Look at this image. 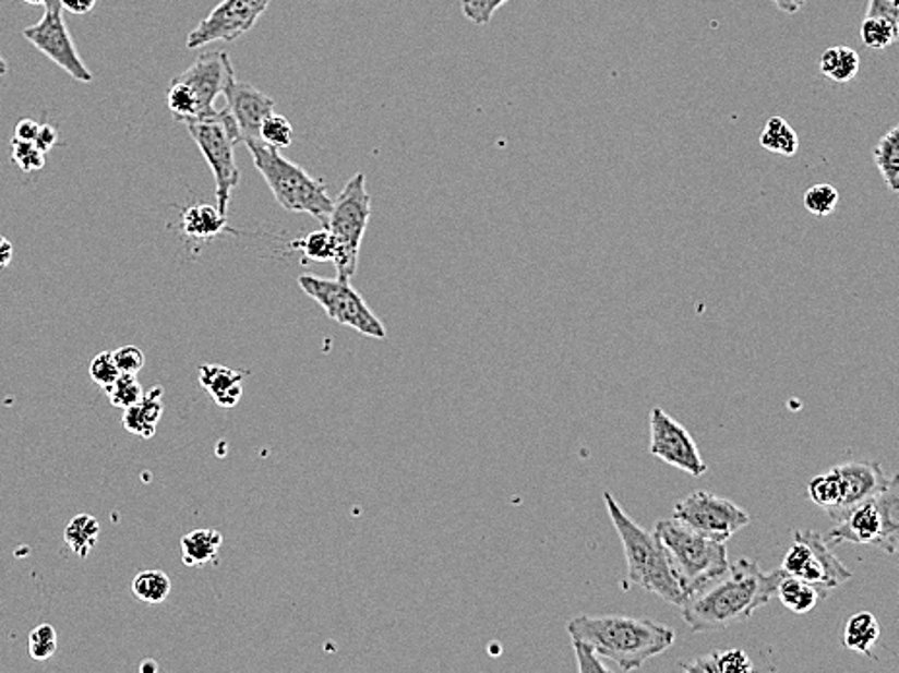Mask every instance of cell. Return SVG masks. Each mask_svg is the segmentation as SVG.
I'll return each instance as SVG.
<instances>
[{
  "mask_svg": "<svg viewBox=\"0 0 899 673\" xmlns=\"http://www.w3.org/2000/svg\"><path fill=\"white\" fill-rule=\"evenodd\" d=\"M783 575L781 568L764 573L758 563L743 557L692 592L681 605V615L694 633L729 629L770 602Z\"/></svg>",
  "mask_w": 899,
  "mask_h": 673,
  "instance_id": "obj_1",
  "label": "cell"
},
{
  "mask_svg": "<svg viewBox=\"0 0 899 673\" xmlns=\"http://www.w3.org/2000/svg\"><path fill=\"white\" fill-rule=\"evenodd\" d=\"M571 638L588 642L597 654L611 660L623 672L638 670L649 658L663 654L673 647L674 630L658 621L644 617L579 615L568 621Z\"/></svg>",
  "mask_w": 899,
  "mask_h": 673,
  "instance_id": "obj_2",
  "label": "cell"
},
{
  "mask_svg": "<svg viewBox=\"0 0 899 673\" xmlns=\"http://www.w3.org/2000/svg\"><path fill=\"white\" fill-rule=\"evenodd\" d=\"M603 498L614 530L623 542L628 568L626 580L681 608L688 600V594L674 570L673 563L669 560L666 545L659 540L658 532H649L640 525H636L609 491H606Z\"/></svg>",
  "mask_w": 899,
  "mask_h": 673,
  "instance_id": "obj_3",
  "label": "cell"
},
{
  "mask_svg": "<svg viewBox=\"0 0 899 673\" xmlns=\"http://www.w3.org/2000/svg\"><path fill=\"white\" fill-rule=\"evenodd\" d=\"M251 152L254 167L269 187L277 204L287 212L309 214L319 221H326L332 202L326 184L307 173L303 167L284 158L279 149L269 148L260 141L244 142Z\"/></svg>",
  "mask_w": 899,
  "mask_h": 673,
  "instance_id": "obj_4",
  "label": "cell"
},
{
  "mask_svg": "<svg viewBox=\"0 0 899 673\" xmlns=\"http://www.w3.org/2000/svg\"><path fill=\"white\" fill-rule=\"evenodd\" d=\"M231 82H235V71L227 51L200 53L187 71L171 80L167 107L177 123L209 119L219 111L214 104Z\"/></svg>",
  "mask_w": 899,
  "mask_h": 673,
  "instance_id": "obj_5",
  "label": "cell"
},
{
  "mask_svg": "<svg viewBox=\"0 0 899 673\" xmlns=\"http://www.w3.org/2000/svg\"><path fill=\"white\" fill-rule=\"evenodd\" d=\"M656 532L666 545L669 560L688 596L723 575L731 565L726 542L694 532L674 518L659 520Z\"/></svg>",
  "mask_w": 899,
  "mask_h": 673,
  "instance_id": "obj_6",
  "label": "cell"
},
{
  "mask_svg": "<svg viewBox=\"0 0 899 673\" xmlns=\"http://www.w3.org/2000/svg\"><path fill=\"white\" fill-rule=\"evenodd\" d=\"M372 216L371 194L367 191L363 173H355L336 201L324 221L334 241V266L339 280H353L359 266V253Z\"/></svg>",
  "mask_w": 899,
  "mask_h": 673,
  "instance_id": "obj_7",
  "label": "cell"
},
{
  "mask_svg": "<svg viewBox=\"0 0 899 673\" xmlns=\"http://www.w3.org/2000/svg\"><path fill=\"white\" fill-rule=\"evenodd\" d=\"M899 536V483L894 476L886 490L859 503L826 533L828 543L873 545L894 555Z\"/></svg>",
  "mask_w": 899,
  "mask_h": 673,
  "instance_id": "obj_8",
  "label": "cell"
},
{
  "mask_svg": "<svg viewBox=\"0 0 899 673\" xmlns=\"http://www.w3.org/2000/svg\"><path fill=\"white\" fill-rule=\"evenodd\" d=\"M187 129L214 173L217 211L227 216L231 194L241 183V171L235 161V148L242 144L241 132L225 107L209 119L187 124Z\"/></svg>",
  "mask_w": 899,
  "mask_h": 673,
  "instance_id": "obj_9",
  "label": "cell"
},
{
  "mask_svg": "<svg viewBox=\"0 0 899 673\" xmlns=\"http://www.w3.org/2000/svg\"><path fill=\"white\" fill-rule=\"evenodd\" d=\"M299 288L303 289L309 298L314 299L324 309V313L332 321L353 328L357 333L384 340L388 333L381 319L372 313L363 296L351 286L349 280H328L312 274H303L297 278Z\"/></svg>",
  "mask_w": 899,
  "mask_h": 673,
  "instance_id": "obj_10",
  "label": "cell"
},
{
  "mask_svg": "<svg viewBox=\"0 0 899 673\" xmlns=\"http://www.w3.org/2000/svg\"><path fill=\"white\" fill-rule=\"evenodd\" d=\"M781 570L822 590L838 588L853 578V573L831 553L822 533L814 530H795L793 545L787 550Z\"/></svg>",
  "mask_w": 899,
  "mask_h": 673,
  "instance_id": "obj_11",
  "label": "cell"
},
{
  "mask_svg": "<svg viewBox=\"0 0 899 673\" xmlns=\"http://www.w3.org/2000/svg\"><path fill=\"white\" fill-rule=\"evenodd\" d=\"M673 518L694 532L726 543L744 526L751 525V515L744 508L708 491H694L688 497L676 501Z\"/></svg>",
  "mask_w": 899,
  "mask_h": 673,
  "instance_id": "obj_12",
  "label": "cell"
},
{
  "mask_svg": "<svg viewBox=\"0 0 899 673\" xmlns=\"http://www.w3.org/2000/svg\"><path fill=\"white\" fill-rule=\"evenodd\" d=\"M24 37L76 82L87 84L94 80V74L87 69L86 62L82 61L70 36L69 26L62 19L61 0H47L44 19L34 26L26 27Z\"/></svg>",
  "mask_w": 899,
  "mask_h": 673,
  "instance_id": "obj_13",
  "label": "cell"
},
{
  "mask_svg": "<svg viewBox=\"0 0 899 673\" xmlns=\"http://www.w3.org/2000/svg\"><path fill=\"white\" fill-rule=\"evenodd\" d=\"M272 0H221L187 37L189 49H202L209 44H233L249 34L268 10Z\"/></svg>",
  "mask_w": 899,
  "mask_h": 673,
  "instance_id": "obj_14",
  "label": "cell"
},
{
  "mask_svg": "<svg viewBox=\"0 0 899 673\" xmlns=\"http://www.w3.org/2000/svg\"><path fill=\"white\" fill-rule=\"evenodd\" d=\"M649 455L692 478H702L708 472V464L704 462L694 437L683 423L673 420L661 408H654L649 413Z\"/></svg>",
  "mask_w": 899,
  "mask_h": 673,
  "instance_id": "obj_15",
  "label": "cell"
},
{
  "mask_svg": "<svg viewBox=\"0 0 899 673\" xmlns=\"http://www.w3.org/2000/svg\"><path fill=\"white\" fill-rule=\"evenodd\" d=\"M838 481V503L831 510L834 522L841 520L851 508L886 490L894 476H886L878 462H846L831 468Z\"/></svg>",
  "mask_w": 899,
  "mask_h": 673,
  "instance_id": "obj_16",
  "label": "cell"
},
{
  "mask_svg": "<svg viewBox=\"0 0 899 673\" xmlns=\"http://www.w3.org/2000/svg\"><path fill=\"white\" fill-rule=\"evenodd\" d=\"M224 97L227 99L225 109L233 117L235 124L241 132L242 144L260 141V127L269 113H274L276 101L249 82L237 80L227 86Z\"/></svg>",
  "mask_w": 899,
  "mask_h": 673,
  "instance_id": "obj_17",
  "label": "cell"
},
{
  "mask_svg": "<svg viewBox=\"0 0 899 673\" xmlns=\"http://www.w3.org/2000/svg\"><path fill=\"white\" fill-rule=\"evenodd\" d=\"M247 373L225 365L204 363L199 369L200 386L209 394V398L224 410H233L241 402Z\"/></svg>",
  "mask_w": 899,
  "mask_h": 673,
  "instance_id": "obj_18",
  "label": "cell"
},
{
  "mask_svg": "<svg viewBox=\"0 0 899 673\" xmlns=\"http://www.w3.org/2000/svg\"><path fill=\"white\" fill-rule=\"evenodd\" d=\"M164 388L154 386L144 393L139 404L130 406L122 413V428L140 438H152L156 435L157 425L164 418Z\"/></svg>",
  "mask_w": 899,
  "mask_h": 673,
  "instance_id": "obj_19",
  "label": "cell"
},
{
  "mask_svg": "<svg viewBox=\"0 0 899 673\" xmlns=\"http://www.w3.org/2000/svg\"><path fill=\"white\" fill-rule=\"evenodd\" d=\"M182 236L199 241H212L221 233H233V228H229L227 216L217 211V206L209 204H192L181 212V224H179Z\"/></svg>",
  "mask_w": 899,
  "mask_h": 673,
  "instance_id": "obj_20",
  "label": "cell"
},
{
  "mask_svg": "<svg viewBox=\"0 0 899 673\" xmlns=\"http://www.w3.org/2000/svg\"><path fill=\"white\" fill-rule=\"evenodd\" d=\"M224 543V536L217 530L200 528L184 533L181 538V560L187 567H206L216 563L219 550Z\"/></svg>",
  "mask_w": 899,
  "mask_h": 673,
  "instance_id": "obj_21",
  "label": "cell"
},
{
  "mask_svg": "<svg viewBox=\"0 0 899 673\" xmlns=\"http://www.w3.org/2000/svg\"><path fill=\"white\" fill-rule=\"evenodd\" d=\"M683 670L692 673H751L754 672V664L744 650L731 648L696 656L683 664Z\"/></svg>",
  "mask_w": 899,
  "mask_h": 673,
  "instance_id": "obj_22",
  "label": "cell"
},
{
  "mask_svg": "<svg viewBox=\"0 0 899 673\" xmlns=\"http://www.w3.org/2000/svg\"><path fill=\"white\" fill-rule=\"evenodd\" d=\"M828 590H822L818 586L811 585L801 578L783 575L776 586V596L779 602L783 603L789 612L803 613L813 612L814 608L826 598Z\"/></svg>",
  "mask_w": 899,
  "mask_h": 673,
  "instance_id": "obj_23",
  "label": "cell"
},
{
  "mask_svg": "<svg viewBox=\"0 0 899 673\" xmlns=\"http://www.w3.org/2000/svg\"><path fill=\"white\" fill-rule=\"evenodd\" d=\"M880 638V623L871 612L851 615L843 633V645L859 654L873 656V648Z\"/></svg>",
  "mask_w": 899,
  "mask_h": 673,
  "instance_id": "obj_24",
  "label": "cell"
},
{
  "mask_svg": "<svg viewBox=\"0 0 899 673\" xmlns=\"http://www.w3.org/2000/svg\"><path fill=\"white\" fill-rule=\"evenodd\" d=\"M861 69V59L855 49L846 45H836L822 53L820 72L836 84H849L855 80Z\"/></svg>",
  "mask_w": 899,
  "mask_h": 673,
  "instance_id": "obj_25",
  "label": "cell"
},
{
  "mask_svg": "<svg viewBox=\"0 0 899 673\" xmlns=\"http://www.w3.org/2000/svg\"><path fill=\"white\" fill-rule=\"evenodd\" d=\"M99 533H101V525L96 516L79 515L70 520L62 538L74 555H79L80 560H86L96 548Z\"/></svg>",
  "mask_w": 899,
  "mask_h": 673,
  "instance_id": "obj_26",
  "label": "cell"
},
{
  "mask_svg": "<svg viewBox=\"0 0 899 673\" xmlns=\"http://www.w3.org/2000/svg\"><path fill=\"white\" fill-rule=\"evenodd\" d=\"M760 146L771 154L793 158L799 152V134L783 117H770L760 132Z\"/></svg>",
  "mask_w": 899,
  "mask_h": 673,
  "instance_id": "obj_27",
  "label": "cell"
},
{
  "mask_svg": "<svg viewBox=\"0 0 899 673\" xmlns=\"http://www.w3.org/2000/svg\"><path fill=\"white\" fill-rule=\"evenodd\" d=\"M874 164L890 193L899 191V127H891L874 148Z\"/></svg>",
  "mask_w": 899,
  "mask_h": 673,
  "instance_id": "obj_28",
  "label": "cell"
},
{
  "mask_svg": "<svg viewBox=\"0 0 899 673\" xmlns=\"http://www.w3.org/2000/svg\"><path fill=\"white\" fill-rule=\"evenodd\" d=\"M132 594L144 603H161L171 594V578L164 570H142L132 580Z\"/></svg>",
  "mask_w": 899,
  "mask_h": 673,
  "instance_id": "obj_29",
  "label": "cell"
},
{
  "mask_svg": "<svg viewBox=\"0 0 899 673\" xmlns=\"http://www.w3.org/2000/svg\"><path fill=\"white\" fill-rule=\"evenodd\" d=\"M898 22L880 19V16H865L861 24V41L868 49L883 51L898 41Z\"/></svg>",
  "mask_w": 899,
  "mask_h": 673,
  "instance_id": "obj_30",
  "label": "cell"
},
{
  "mask_svg": "<svg viewBox=\"0 0 899 673\" xmlns=\"http://www.w3.org/2000/svg\"><path fill=\"white\" fill-rule=\"evenodd\" d=\"M104 390L112 408L122 411L129 410L130 406L139 404L144 398V388L140 385L139 378L129 373H121L111 385L105 386Z\"/></svg>",
  "mask_w": 899,
  "mask_h": 673,
  "instance_id": "obj_31",
  "label": "cell"
},
{
  "mask_svg": "<svg viewBox=\"0 0 899 673\" xmlns=\"http://www.w3.org/2000/svg\"><path fill=\"white\" fill-rule=\"evenodd\" d=\"M295 249L312 261V263H332L334 261V241L328 229L312 231L309 236L295 241Z\"/></svg>",
  "mask_w": 899,
  "mask_h": 673,
  "instance_id": "obj_32",
  "label": "cell"
},
{
  "mask_svg": "<svg viewBox=\"0 0 899 673\" xmlns=\"http://www.w3.org/2000/svg\"><path fill=\"white\" fill-rule=\"evenodd\" d=\"M260 142L269 148H289L293 142V127L284 115L269 113L260 127Z\"/></svg>",
  "mask_w": 899,
  "mask_h": 673,
  "instance_id": "obj_33",
  "label": "cell"
},
{
  "mask_svg": "<svg viewBox=\"0 0 899 673\" xmlns=\"http://www.w3.org/2000/svg\"><path fill=\"white\" fill-rule=\"evenodd\" d=\"M803 202L804 208L811 212L813 216L826 218V216H830V214H834L836 208H838V189L828 183L813 184L811 189H806Z\"/></svg>",
  "mask_w": 899,
  "mask_h": 673,
  "instance_id": "obj_34",
  "label": "cell"
},
{
  "mask_svg": "<svg viewBox=\"0 0 899 673\" xmlns=\"http://www.w3.org/2000/svg\"><path fill=\"white\" fill-rule=\"evenodd\" d=\"M57 648H59V635L49 623H41L29 633L27 650H29V656L37 662H45V660L52 658L57 652Z\"/></svg>",
  "mask_w": 899,
  "mask_h": 673,
  "instance_id": "obj_35",
  "label": "cell"
},
{
  "mask_svg": "<svg viewBox=\"0 0 899 673\" xmlns=\"http://www.w3.org/2000/svg\"><path fill=\"white\" fill-rule=\"evenodd\" d=\"M12 161L16 164L24 173L39 171L47 164V154L35 146L34 142H22L12 139Z\"/></svg>",
  "mask_w": 899,
  "mask_h": 673,
  "instance_id": "obj_36",
  "label": "cell"
},
{
  "mask_svg": "<svg viewBox=\"0 0 899 673\" xmlns=\"http://www.w3.org/2000/svg\"><path fill=\"white\" fill-rule=\"evenodd\" d=\"M508 0H462V14L476 26H487Z\"/></svg>",
  "mask_w": 899,
  "mask_h": 673,
  "instance_id": "obj_37",
  "label": "cell"
},
{
  "mask_svg": "<svg viewBox=\"0 0 899 673\" xmlns=\"http://www.w3.org/2000/svg\"><path fill=\"white\" fill-rule=\"evenodd\" d=\"M119 375H121V371H119L117 363H115L112 351H101V353H97L96 358L92 359V363H89V376H92V381H94L96 385L105 388V386L111 385L112 381Z\"/></svg>",
  "mask_w": 899,
  "mask_h": 673,
  "instance_id": "obj_38",
  "label": "cell"
},
{
  "mask_svg": "<svg viewBox=\"0 0 899 673\" xmlns=\"http://www.w3.org/2000/svg\"><path fill=\"white\" fill-rule=\"evenodd\" d=\"M572 648H574L576 658H578L579 673L613 672V670L601 660V656L597 654L596 648L589 647L588 642H582V640L572 638Z\"/></svg>",
  "mask_w": 899,
  "mask_h": 673,
  "instance_id": "obj_39",
  "label": "cell"
},
{
  "mask_svg": "<svg viewBox=\"0 0 899 673\" xmlns=\"http://www.w3.org/2000/svg\"><path fill=\"white\" fill-rule=\"evenodd\" d=\"M112 358H115L119 371L129 373V375H139L140 371L146 365V356L136 346L119 348V350L112 351Z\"/></svg>",
  "mask_w": 899,
  "mask_h": 673,
  "instance_id": "obj_40",
  "label": "cell"
},
{
  "mask_svg": "<svg viewBox=\"0 0 899 673\" xmlns=\"http://www.w3.org/2000/svg\"><path fill=\"white\" fill-rule=\"evenodd\" d=\"M899 0H868L866 4V16H880V19L898 22Z\"/></svg>",
  "mask_w": 899,
  "mask_h": 673,
  "instance_id": "obj_41",
  "label": "cell"
},
{
  "mask_svg": "<svg viewBox=\"0 0 899 673\" xmlns=\"http://www.w3.org/2000/svg\"><path fill=\"white\" fill-rule=\"evenodd\" d=\"M59 141V134H57V129L51 127V124H39V131H37V136H35V146L45 152V154H49L51 152L52 146L57 144Z\"/></svg>",
  "mask_w": 899,
  "mask_h": 673,
  "instance_id": "obj_42",
  "label": "cell"
},
{
  "mask_svg": "<svg viewBox=\"0 0 899 673\" xmlns=\"http://www.w3.org/2000/svg\"><path fill=\"white\" fill-rule=\"evenodd\" d=\"M37 131H39V123H37V121L22 119V121L16 124V129H14V139L22 142H35Z\"/></svg>",
  "mask_w": 899,
  "mask_h": 673,
  "instance_id": "obj_43",
  "label": "cell"
},
{
  "mask_svg": "<svg viewBox=\"0 0 899 673\" xmlns=\"http://www.w3.org/2000/svg\"><path fill=\"white\" fill-rule=\"evenodd\" d=\"M97 0H61L62 10L72 12L76 16H84L96 7Z\"/></svg>",
  "mask_w": 899,
  "mask_h": 673,
  "instance_id": "obj_44",
  "label": "cell"
},
{
  "mask_svg": "<svg viewBox=\"0 0 899 673\" xmlns=\"http://www.w3.org/2000/svg\"><path fill=\"white\" fill-rule=\"evenodd\" d=\"M12 259H14V245L10 243L7 237L0 236V272H4L9 268V264L12 263Z\"/></svg>",
  "mask_w": 899,
  "mask_h": 673,
  "instance_id": "obj_45",
  "label": "cell"
},
{
  "mask_svg": "<svg viewBox=\"0 0 899 673\" xmlns=\"http://www.w3.org/2000/svg\"><path fill=\"white\" fill-rule=\"evenodd\" d=\"M771 2L776 4V9L786 12V14H796L808 0H771Z\"/></svg>",
  "mask_w": 899,
  "mask_h": 673,
  "instance_id": "obj_46",
  "label": "cell"
},
{
  "mask_svg": "<svg viewBox=\"0 0 899 673\" xmlns=\"http://www.w3.org/2000/svg\"><path fill=\"white\" fill-rule=\"evenodd\" d=\"M4 74H9V62L0 57V76H4Z\"/></svg>",
  "mask_w": 899,
  "mask_h": 673,
  "instance_id": "obj_47",
  "label": "cell"
},
{
  "mask_svg": "<svg viewBox=\"0 0 899 673\" xmlns=\"http://www.w3.org/2000/svg\"><path fill=\"white\" fill-rule=\"evenodd\" d=\"M27 4H32V7H45L47 4V0H24Z\"/></svg>",
  "mask_w": 899,
  "mask_h": 673,
  "instance_id": "obj_48",
  "label": "cell"
}]
</instances>
